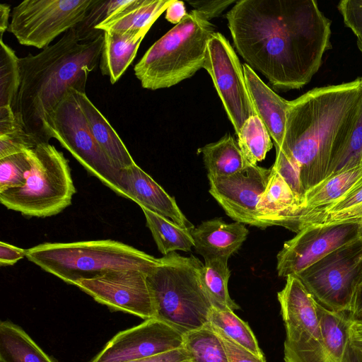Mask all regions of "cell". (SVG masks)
<instances>
[{"label": "cell", "instance_id": "8d00e7d4", "mask_svg": "<svg viewBox=\"0 0 362 362\" xmlns=\"http://www.w3.org/2000/svg\"><path fill=\"white\" fill-rule=\"evenodd\" d=\"M30 169L25 151L0 158V193L24 185Z\"/></svg>", "mask_w": 362, "mask_h": 362}, {"label": "cell", "instance_id": "7dc6e473", "mask_svg": "<svg viewBox=\"0 0 362 362\" xmlns=\"http://www.w3.org/2000/svg\"><path fill=\"white\" fill-rule=\"evenodd\" d=\"M187 13L184 2L173 0L165 10V19L170 23L177 25Z\"/></svg>", "mask_w": 362, "mask_h": 362}, {"label": "cell", "instance_id": "5b68a950", "mask_svg": "<svg viewBox=\"0 0 362 362\" xmlns=\"http://www.w3.org/2000/svg\"><path fill=\"white\" fill-rule=\"evenodd\" d=\"M158 259L147 274L155 317L182 334L208 325L213 306L201 281L202 262L175 252Z\"/></svg>", "mask_w": 362, "mask_h": 362}, {"label": "cell", "instance_id": "f6af8a7d", "mask_svg": "<svg viewBox=\"0 0 362 362\" xmlns=\"http://www.w3.org/2000/svg\"><path fill=\"white\" fill-rule=\"evenodd\" d=\"M27 250H24L6 243H0V264L1 266L13 265L26 257Z\"/></svg>", "mask_w": 362, "mask_h": 362}, {"label": "cell", "instance_id": "f1b7e54d", "mask_svg": "<svg viewBox=\"0 0 362 362\" xmlns=\"http://www.w3.org/2000/svg\"><path fill=\"white\" fill-rule=\"evenodd\" d=\"M228 259L216 258L204 260L201 269V281L213 308L219 310L240 309L232 300L228 289L230 272Z\"/></svg>", "mask_w": 362, "mask_h": 362}, {"label": "cell", "instance_id": "4fadbf2b", "mask_svg": "<svg viewBox=\"0 0 362 362\" xmlns=\"http://www.w3.org/2000/svg\"><path fill=\"white\" fill-rule=\"evenodd\" d=\"M147 274L137 269L110 271L80 279L74 286L112 310L148 320L156 317V311Z\"/></svg>", "mask_w": 362, "mask_h": 362}, {"label": "cell", "instance_id": "836d02e7", "mask_svg": "<svg viewBox=\"0 0 362 362\" xmlns=\"http://www.w3.org/2000/svg\"><path fill=\"white\" fill-rule=\"evenodd\" d=\"M38 145L17 120L10 106L0 107V158Z\"/></svg>", "mask_w": 362, "mask_h": 362}, {"label": "cell", "instance_id": "44dd1931", "mask_svg": "<svg viewBox=\"0 0 362 362\" xmlns=\"http://www.w3.org/2000/svg\"><path fill=\"white\" fill-rule=\"evenodd\" d=\"M194 247L204 260L229 259L238 250L248 235L243 223H228L221 218L202 222L191 230Z\"/></svg>", "mask_w": 362, "mask_h": 362}, {"label": "cell", "instance_id": "f35d334b", "mask_svg": "<svg viewBox=\"0 0 362 362\" xmlns=\"http://www.w3.org/2000/svg\"><path fill=\"white\" fill-rule=\"evenodd\" d=\"M344 23L356 37V45L362 54V0H341L337 5Z\"/></svg>", "mask_w": 362, "mask_h": 362}, {"label": "cell", "instance_id": "2e32d148", "mask_svg": "<svg viewBox=\"0 0 362 362\" xmlns=\"http://www.w3.org/2000/svg\"><path fill=\"white\" fill-rule=\"evenodd\" d=\"M321 335L304 342L284 341L285 362H344L349 341V312H330L318 304Z\"/></svg>", "mask_w": 362, "mask_h": 362}, {"label": "cell", "instance_id": "7402d4cb", "mask_svg": "<svg viewBox=\"0 0 362 362\" xmlns=\"http://www.w3.org/2000/svg\"><path fill=\"white\" fill-rule=\"evenodd\" d=\"M95 140L119 170L135 164L126 146L107 119L93 105L86 93L74 90Z\"/></svg>", "mask_w": 362, "mask_h": 362}, {"label": "cell", "instance_id": "484cf974", "mask_svg": "<svg viewBox=\"0 0 362 362\" xmlns=\"http://www.w3.org/2000/svg\"><path fill=\"white\" fill-rule=\"evenodd\" d=\"M0 362H57L18 325L0 323Z\"/></svg>", "mask_w": 362, "mask_h": 362}, {"label": "cell", "instance_id": "277c9868", "mask_svg": "<svg viewBox=\"0 0 362 362\" xmlns=\"http://www.w3.org/2000/svg\"><path fill=\"white\" fill-rule=\"evenodd\" d=\"M27 259L71 285L110 271L137 269L148 273L159 259L112 240L45 243L27 250Z\"/></svg>", "mask_w": 362, "mask_h": 362}, {"label": "cell", "instance_id": "3957f363", "mask_svg": "<svg viewBox=\"0 0 362 362\" xmlns=\"http://www.w3.org/2000/svg\"><path fill=\"white\" fill-rule=\"evenodd\" d=\"M103 42L104 33L94 40L80 42L72 28L38 54L19 59L21 85L12 109L37 144L52 139L48 117L68 92L86 93L88 74L100 62Z\"/></svg>", "mask_w": 362, "mask_h": 362}, {"label": "cell", "instance_id": "6da1fadb", "mask_svg": "<svg viewBox=\"0 0 362 362\" xmlns=\"http://www.w3.org/2000/svg\"><path fill=\"white\" fill-rule=\"evenodd\" d=\"M226 17L238 52L279 90L308 84L332 49V22L314 0H240Z\"/></svg>", "mask_w": 362, "mask_h": 362}, {"label": "cell", "instance_id": "e0dca14e", "mask_svg": "<svg viewBox=\"0 0 362 362\" xmlns=\"http://www.w3.org/2000/svg\"><path fill=\"white\" fill-rule=\"evenodd\" d=\"M285 325L286 340L299 343L321 335L318 303L295 276L286 277L284 288L277 293Z\"/></svg>", "mask_w": 362, "mask_h": 362}, {"label": "cell", "instance_id": "ffe728a7", "mask_svg": "<svg viewBox=\"0 0 362 362\" xmlns=\"http://www.w3.org/2000/svg\"><path fill=\"white\" fill-rule=\"evenodd\" d=\"M247 88L257 115L274 141L276 150L283 144L289 102L272 90L246 63L243 64Z\"/></svg>", "mask_w": 362, "mask_h": 362}, {"label": "cell", "instance_id": "1f68e13d", "mask_svg": "<svg viewBox=\"0 0 362 362\" xmlns=\"http://www.w3.org/2000/svg\"><path fill=\"white\" fill-rule=\"evenodd\" d=\"M237 136L238 146L250 165L263 160L273 146L271 136L257 115L248 118Z\"/></svg>", "mask_w": 362, "mask_h": 362}, {"label": "cell", "instance_id": "8fae6325", "mask_svg": "<svg viewBox=\"0 0 362 362\" xmlns=\"http://www.w3.org/2000/svg\"><path fill=\"white\" fill-rule=\"evenodd\" d=\"M204 69L210 75L238 134L245 122L256 114L247 88L243 65L228 40L221 33L215 32L208 42Z\"/></svg>", "mask_w": 362, "mask_h": 362}, {"label": "cell", "instance_id": "d6986e66", "mask_svg": "<svg viewBox=\"0 0 362 362\" xmlns=\"http://www.w3.org/2000/svg\"><path fill=\"white\" fill-rule=\"evenodd\" d=\"M362 180V165L332 175L309 189L302 204L281 225L294 231L305 217L336 203Z\"/></svg>", "mask_w": 362, "mask_h": 362}, {"label": "cell", "instance_id": "9a60e30c", "mask_svg": "<svg viewBox=\"0 0 362 362\" xmlns=\"http://www.w3.org/2000/svg\"><path fill=\"white\" fill-rule=\"evenodd\" d=\"M270 173L271 168L249 165L230 176L207 175L209 193L236 222L262 228L257 218V206Z\"/></svg>", "mask_w": 362, "mask_h": 362}, {"label": "cell", "instance_id": "30bf717a", "mask_svg": "<svg viewBox=\"0 0 362 362\" xmlns=\"http://www.w3.org/2000/svg\"><path fill=\"white\" fill-rule=\"evenodd\" d=\"M95 0H25L13 7L8 31L25 46L45 49L81 22Z\"/></svg>", "mask_w": 362, "mask_h": 362}, {"label": "cell", "instance_id": "d590c367", "mask_svg": "<svg viewBox=\"0 0 362 362\" xmlns=\"http://www.w3.org/2000/svg\"><path fill=\"white\" fill-rule=\"evenodd\" d=\"M19 59L0 39V107L14 104L21 85Z\"/></svg>", "mask_w": 362, "mask_h": 362}, {"label": "cell", "instance_id": "f546056e", "mask_svg": "<svg viewBox=\"0 0 362 362\" xmlns=\"http://www.w3.org/2000/svg\"><path fill=\"white\" fill-rule=\"evenodd\" d=\"M191 362H228L224 345L210 323L183 334Z\"/></svg>", "mask_w": 362, "mask_h": 362}, {"label": "cell", "instance_id": "74e56055", "mask_svg": "<svg viewBox=\"0 0 362 362\" xmlns=\"http://www.w3.org/2000/svg\"><path fill=\"white\" fill-rule=\"evenodd\" d=\"M272 166L292 189L298 202V207L304 199L305 191L300 180L298 163L289 153L284 152L282 150H276V159Z\"/></svg>", "mask_w": 362, "mask_h": 362}, {"label": "cell", "instance_id": "9c48e42d", "mask_svg": "<svg viewBox=\"0 0 362 362\" xmlns=\"http://www.w3.org/2000/svg\"><path fill=\"white\" fill-rule=\"evenodd\" d=\"M295 276L325 309L349 312L362 276V240L334 250Z\"/></svg>", "mask_w": 362, "mask_h": 362}, {"label": "cell", "instance_id": "ee69618b", "mask_svg": "<svg viewBox=\"0 0 362 362\" xmlns=\"http://www.w3.org/2000/svg\"><path fill=\"white\" fill-rule=\"evenodd\" d=\"M127 362H191L190 357L183 348Z\"/></svg>", "mask_w": 362, "mask_h": 362}, {"label": "cell", "instance_id": "7bdbcfd3", "mask_svg": "<svg viewBox=\"0 0 362 362\" xmlns=\"http://www.w3.org/2000/svg\"><path fill=\"white\" fill-rule=\"evenodd\" d=\"M361 217L362 203L346 211L332 213L314 218L309 221L308 223H307L306 224H305L303 227L310 224L332 223L347 221H353Z\"/></svg>", "mask_w": 362, "mask_h": 362}, {"label": "cell", "instance_id": "c3c4849f", "mask_svg": "<svg viewBox=\"0 0 362 362\" xmlns=\"http://www.w3.org/2000/svg\"><path fill=\"white\" fill-rule=\"evenodd\" d=\"M344 362H362V349L350 340L346 346Z\"/></svg>", "mask_w": 362, "mask_h": 362}, {"label": "cell", "instance_id": "83f0119b", "mask_svg": "<svg viewBox=\"0 0 362 362\" xmlns=\"http://www.w3.org/2000/svg\"><path fill=\"white\" fill-rule=\"evenodd\" d=\"M158 250L164 256L176 250L190 252L194 240L190 229L184 228L171 220L146 208L141 207Z\"/></svg>", "mask_w": 362, "mask_h": 362}, {"label": "cell", "instance_id": "f907efd6", "mask_svg": "<svg viewBox=\"0 0 362 362\" xmlns=\"http://www.w3.org/2000/svg\"><path fill=\"white\" fill-rule=\"evenodd\" d=\"M349 340L362 349V325L351 322L349 327Z\"/></svg>", "mask_w": 362, "mask_h": 362}, {"label": "cell", "instance_id": "7a4b0ae2", "mask_svg": "<svg viewBox=\"0 0 362 362\" xmlns=\"http://www.w3.org/2000/svg\"><path fill=\"white\" fill-rule=\"evenodd\" d=\"M361 95L362 78H357L315 88L289 102L283 144L278 150L289 153L298 163L305 193L326 179Z\"/></svg>", "mask_w": 362, "mask_h": 362}, {"label": "cell", "instance_id": "d6a6232c", "mask_svg": "<svg viewBox=\"0 0 362 362\" xmlns=\"http://www.w3.org/2000/svg\"><path fill=\"white\" fill-rule=\"evenodd\" d=\"M209 323L223 331L238 344L259 357L264 355L247 322L241 320L231 310H219L212 308Z\"/></svg>", "mask_w": 362, "mask_h": 362}, {"label": "cell", "instance_id": "ba28073f", "mask_svg": "<svg viewBox=\"0 0 362 362\" xmlns=\"http://www.w3.org/2000/svg\"><path fill=\"white\" fill-rule=\"evenodd\" d=\"M71 89L49 115L47 127L82 166L120 196L125 194L120 183V170L95 140L78 100Z\"/></svg>", "mask_w": 362, "mask_h": 362}, {"label": "cell", "instance_id": "e575fe53", "mask_svg": "<svg viewBox=\"0 0 362 362\" xmlns=\"http://www.w3.org/2000/svg\"><path fill=\"white\" fill-rule=\"evenodd\" d=\"M132 1L133 0H95L83 20L74 28L77 31L80 42L92 41L103 34V31H98L95 28L118 14Z\"/></svg>", "mask_w": 362, "mask_h": 362}, {"label": "cell", "instance_id": "bcb514c9", "mask_svg": "<svg viewBox=\"0 0 362 362\" xmlns=\"http://www.w3.org/2000/svg\"><path fill=\"white\" fill-rule=\"evenodd\" d=\"M349 315L351 322L362 325V276L355 291Z\"/></svg>", "mask_w": 362, "mask_h": 362}, {"label": "cell", "instance_id": "816d5d0a", "mask_svg": "<svg viewBox=\"0 0 362 362\" xmlns=\"http://www.w3.org/2000/svg\"><path fill=\"white\" fill-rule=\"evenodd\" d=\"M358 228V238L362 240V217L357 218Z\"/></svg>", "mask_w": 362, "mask_h": 362}, {"label": "cell", "instance_id": "4dcf8cb0", "mask_svg": "<svg viewBox=\"0 0 362 362\" xmlns=\"http://www.w3.org/2000/svg\"><path fill=\"white\" fill-rule=\"evenodd\" d=\"M362 165V95L351 128L330 163L326 178Z\"/></svg>", "mask_w": 362, "mask_h": 362}, {"label": "cell", "instance_id": "681fc988", "mask_svg": "<svg viewBox=\"0 0 362 362\" xmlns=\"http://www.w3.org/2000/svg\"><path fill=\"white\" fill-rule=\"evenodd\" d=\"M11 14V6L6 4H0V39L6 30H8L9 24L8 18Z\"/></svg>", "mask_w": 362, "mask_h": 362}, {"label": "cell", "instance_id": "cb8c5ba5", "mask_svg": "<svg viewBox=\"0 0 362 362\" xmlns=\"http://www.w3.org/2000/svg\"><path fill=\"white\" fill-rule=\"evenodd\" d=\"M298 202L292 189L272 166L268 183L257 206L262 228L281 224L296 210Z\"/></svg>", "mask_w": 362, "mask_h": 362}, {"label": "cell", "instance_id": "4316f807", "mask_svg": "<svg viewBox=\"0 0 362 362\" xmlns=\"http://www.w3.org/2000/svg\"><path fill=\"white\" fill-rule=\"evenodd\" d=\"M207 175L227 177L250 165L230 134L201 148Z\"/></svg>", "mask_w": 362, "mask_h": 362}, {"label": "cell", "instance_id": "ac0fdd59", "mask_svg": "<svg viewBox=\"0 0 362 362\" xmlns=\"http://www.w3.org/2000/svg\"><path fill=\"white\" fill-rule=\"evenodd\" d=\"M120 183L125 197L140 207L165 216L182 228H194L180 209L175 198L136 163L120 170Z\"/></svg>", "mask_w": 362, "mask_h": 362}, {"label": "cell", "instance_id": "7c38bea8", "mask_svg": "<svg viewBox=\"0 0 362 362\" xmlns=\"http://www.w3.org/2000/svg\"><path fill=\"white\" fill-rule=\"evenodd\" d=\"M358 219L303 227L277 255L281 277L296 276L334 250L358 239Z\"/></svg>", "mask_w": 362, "mask_h": 362}, {"label": "cell", "instance_id": "8992f818", "mask_svg": "<svg viewBox=\"0 0 362 362\" xmlns=\"http://www.w3.org/2000/svg\"><path fill=\"white\" fill-rule=\"evenodd\" d=\"M215 28L194 9L149 47L134 71L144 88H169L204 68Z\"/></svg>", "mask_w": 362, "mask_h": 362}, {"label": "cell", "instance_id": "52a82bcc", "mask_svg": "<svg viewBox=\"0 0 362 362\" xmlns=\"http://www.w3.org/2000/svg\"><path fill=\"white\" fill-rule=\"evenodd\" d=\"M31 169L24 185L0 193L1 203L24 216L48 217L69 206L76 192L69 160L49 143L25 151Z\"/></svg>", "mask_w": 362, "mask_h": 362}, {"label": "cell", "instance_id": "d4e9b609", "mask_svg": "<svg viewBox=\"0 0 362 362\" xmlns=\"http://www.w3.org/2000/svg\"><path fill=\"white\" fill-rule=\"evenodd\" d=\"M145 35L104 32L99 65L102 74L108 76L111 83H116L132 64Z\"/></svg>", "mask_w": 362, "mask_h": 362}, {"label": "cell", "instance_id": "b9f144b4", "mask_svg": "<svg viewBox=\"0 0 362 362\" xmlns=\"http://www.w3.org/2000/svg\"><path fill=\"white\" fill-rule=\"evenodd\" d=\"M237 1L235 0L187 1L188 4L208 21L218 16L227 7Z\"/></svg>", "mask_w": 362, "mask_h": 362}, {"label": "cell", "instance_id": "5bb4252c", "mask_svg": "<svg viewBox=\"0 0 362 362\" xmlns=\"http://www.w3.org/2000/svg\"><path fill=\"white\" fill-rule=\"evenodd\" d=\"M183 347V334L156 317L115 334L90 362H127Z\"/></svg>", "mask_w": 362, "mask_h": 362}, {"label": "cell", "instance_id": "60d3db41", "mask_svg": "<svg viewBox=\"0 0 362 362\" xmlns=\"http://www.w3.org/2000/svg\"><path fill=\"white\" fill-rule=\"evenodd\" d=\"M211 327L224 345L228 362H266L265 357L262 358L256 356L233 341L220 329L212 325Z\"/></svg>", "mask_w": 362, "mask_h": 362}, {"label": "cell", "instance_id": "ab89813d", "mask_svg": "<svg viewBox=\"0 0 362 362\" xmlns=\"http://www.w3.org/2000/svg\"><path fill=\"white\" fill-rule=\"evenodd\" d=\"M362 203V180L351 189L346 195L334 204L313 213L303 218L296 226L293 232L298 233L300 229L311 220L326 214L340 212L349 209Z\"/></svg>", "mask_w": 362, "mask_h": 362}, {"label": "cell", "instance_id": "603a6c76", "mask_svg": "<svg viewBox=\"0 0 362 362\" xmlns=\"http://www.w3.org/2000/svg\"><path fill=\"white\" fill-rule=\"evenodd\" d=\"M173 0H133L118 14L98 25L95 30L128 34H146Z\"/></svg>", "mask_w": 362, "mask_h": 362}]
</instances>
